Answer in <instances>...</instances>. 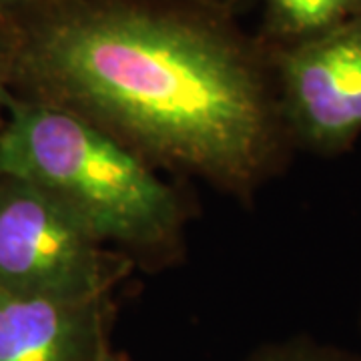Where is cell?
Listing matches in <instances>:
<instances>
[{
	"instance_id": "52a82bcc",
	"label": "cell",
	"mask_w": 361,
	"mask_h": 361,
	"mask_svg": "<svg viewBox=\"0 0 361 361\" xmlns=\"http://www.w3.org/2000/svg\"><path fill=\"white\" fill-rule=\"evenodd\" d=\"M283 361H349V360L337 357V355H331V353H322V351H297V353H291V355Z\"/></svg>"
},
{
	"instance_id": "277c9868",
	"label": "cell",
	"mask_w": 361,
	"mask_h": 361,
	"mask_svg": "<svg viewBox=\"0 0 361 361\" xmlns=\"http://www.w3.org/2000/svg\"><path fill=\"white\" fill-rule=\"evenodd\" d=\"M285 115L303 141L336 151L361 133V13L301 39L281 61Z\"/></svg>"
},
{
	"instance_id": "ba28073f",
	"label": "cell",
	"mask_w": 361,
	"mask_h": 361,
	"mask_svg": "<svg viewBox=\"0 0 361 361\" xmlns=\"http://www.w3.org/2000/svg\"><path fill=\"white\" fill-rule=\"evenodd\" d=\"M2 109H4V99H2V90H0V129H2Z\"/></svg>"
},
{
	"instance_id": "7a4b0ae2",
	"label": "cell",
	"mask_w": 361,
	"mask_h": 361,
	"mask_svg": "<svg viewBox=\"0 0 361 361\" xmlns=\"http://www.w3.org/2000/svg\"><path fill=\"white\" fill-rule=\"evenodd\" d=\"M0 177L49 193L99 241L151 245L177 221L167 185L89 116L63 106H13L0 129Z\"/></svg>"
},
{
	"instance_id": "8992f818",
	"label": "cell",
	"mask_w": 361,
	"mask_h": 361,
	"mask_svg": "<svg viewBox=\"0 0 361 361\" xmlns=\"http://www.w3.org/2000/svg\"><path fill=\"white\" fill-rule=\"evenodd\" d=\"M279 26L310 39L361 13V0H267Z\"/></svg>"
},
{
	"instance_id": "5b68a950",
	"label": "cell",
	"mask_w": 361,
	"mask_h": 361,
	"mask_svg": "<svg viewBox=\"0 0 361 361\" xmlns=\"http://www.w3.org/2000/svg\"><path fill=\"white\" fill-rule=\"evenodd\" d=\"M94 303L0 287V361H89Z\"/></svg>"
},
{
	"instance_id": "6da1fadb",
	"label": "cell",
	"mask_w": 361,
	"mask_h": 361,
	"mask_svg": "<svg viewBox=\"0 0 361 361\" xmlns=\"http://www.w3.org/2000/svg\"><path fill=\"white\" fill-rule=\"evenodd\" d=\"M40 56L85 116L169 161L237 183L267 159L271 113L257 77L205 30L147 13H92L51 30Z\"/></svg>"
},
{
	"instance_id": "3957f363",
	"label": "cell",
	"mask_w": 361,
	"mask_h": 361,
	"mask_svg": "<svg viewBox=\"0 0 361 361\" xmlns=\"http://www.w3.org/2000/svg\"><path fill=\"white\" fill-rule=\"evenodd\" d=\"M99 243L49 193L23 180L0 183V287L99 299L104 287Z\"/></svg>"
}]
</instances>
